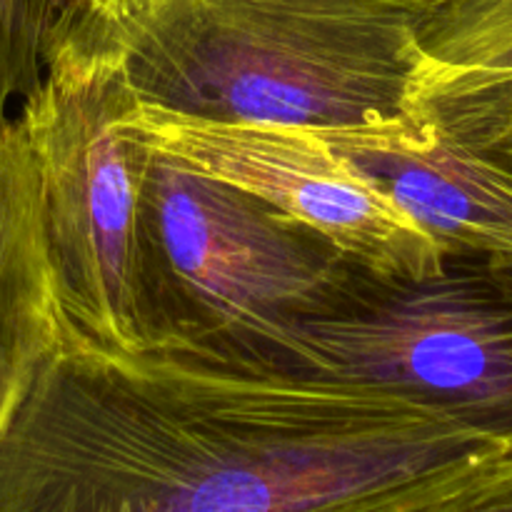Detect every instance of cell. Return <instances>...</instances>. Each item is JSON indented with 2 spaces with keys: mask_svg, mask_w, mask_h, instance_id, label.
<instances>
[{
  "mask_svg": "<svg viewBox=\"0 0 512 512\" xmlns=\"http://www.w3.org/2000/svg\"><path fill=\"white\" fill-rule=\"evenodd\" d=\"M320 133L405 210L445 258L512 260V170L488 153L413 115Z\"/></svg>",
  "mask_w": 512,
  "mask_h": 512,
  "instance_id": "obj_7",
  "label": "cell"
},
{
  "mask_svg": "<svg viewBox=\"0 0 512 512\" xmlns=\"http://www.w3.org/2000/svg\"><path fill=\"white\" fill-rule=\"evenodd\" d=\"M68 0H0V123L13 98L43 80L45 48Z\"/></svg>",
  "mask_w": 512,
  "mask_h": 512,
  "instance_id": "obj_10",
  "label": "cell"
},
{
  "mask_svg": "<svg viewBox=\"0 0 512 512\" xmlns=\"http://www.w3.org/2000/svg\"><path fill=\"white\" fill-rule=\"evenodd\" d=\"M438 0H160L120 35L130 83L168 113L353 130L408 118Z\"/></svg>",
  "mask_w": 512,
  "mask_h": 512,
  "instance_id": "obj_2",
  "label": "cell"
},
{
  "mask_svg": "<svg viewBox=\"0 0 512 512\" xmlns=\"http://www.w3.org/2000/svg\"><path fill=\"white\" fill-rule=\"evenodd\" d=\"M413 118L428 120L468 140L500 165L512 170V83L453 98L410 105Z\"/></svg>",
  "mask_w": 512,
  "mask_h": 512,
  "instance_id": "obj_11",
  "label": "cell"
},
{
  "mask_svg": "<svg viewBox=\"0 0 512 512\" xmlns=\"http://www.w3.org/2000/svg\"><path fill=\"white\" fill-rule=\"evenodd\" d=\"M160 0H68L65 13L120 38L140 23Z\"/></svg>",
  "mask_w": 512,
  "mask_h": 512,
  "instance_id": "obj_12",
  "label": "cell"
},
{
  "mask_svg": "<svg viewBox=\"0 0 512 512\" xmlns=\"http://www.w3.org/2000/svg\"><path fill=\"white\" fill-rule=\"evenodd\" d=\"M135 128L155 150L258 195L328 238L378 278H425L443 268L440 245L320 130L168 113L140 100Z\"/></svg>",
  "mask_w": 512,
  "mask_h": 512,
  "instance_id": "obj_6",
  "label": "cell"
},
{
  "mask_svg": "<svg viewBox=\"0 0 512 512\" xmlns=\"http://www.w3.org/2000/svg\"><path fill=\"white\" fill-rule=\"evenodd\" d=\"M453 512H512V458L503 460L498 470Z\"/></svg>",
  "mask_w": 512,
  "mask_h": 512,
  "instance_id": "obj_13",
  "label": "cell"
},
{
  "mask_svg": "<svg viewBox=\"0 0 512 512\" xmlns=\"http://www.w3.org/2000/svg\"><path fill=\"white\" fill-rule=\"evenodd\" d=\"M418 48L410 105L512 83V0H438Z\"/></svg>",
  "mask_w": 512,
  "mask_h": 512,
  "instance_id": "obj_9",
  "label": "cell"
},
{
  "mask_svg": "<svg viewBox=\"0 0 512 512\" xmlns=\"http://www.w3.org/2000/svg\"><path fill=\"white\" fill-rule=\"evenodd\" d=\"M353 268L328 238L258 195L153 153L143 188L148 348L303 370L300 328L338 298Z\"/></svg>",
  "mask_w": 512,
  "mask_h": 512,
  "instance_id": "obj_3",
  "label": "cell"
},
{
  "mask_svg": "<svg viewBox=\"0 0 512 512\" xmlns=\"http://www.w3.org/2000/svg\"><path fill=\"white\" fill-rule=\"evenodd\" d=\"M508 445L375 385L63 333L0 438V512H453Z\"/></svg>",
  "mask_w": 512,
  "mask_h": 512,
  "instance_id": "obj_1",
  "label": "cell"
},
{
  "mask_svg": "<svg viewBox=\"0 0 512 512\" xmlns=\"http://www.w3.org/2000/svg\"><path fill=\"white\" fill-rule=\"evenodd\" d=\"M140 98L113 35L60 10L43 80L18 118L40 180L60 308L113 348H148L143 188L153 145L133 123Z\"/></svg>",
  "mask_w": 512,
  "mask_h": 512,
  "instance_id": "obj_4",
  "label": "cell"
},
{
  "mask_svg": "<svg viewBox=\"0 0 512 512\" xmlns=\"http://www.w3.org/2000/svg\"><path fill=\"white\" fill-rule=\"evenodd\" d=\"M35 158L18 120L0 123V438L63 333Z\"/></svg>",
  "mask_w": 512,
  "mask_h": 512,
  "instance_id": "obj_8",
  "label": "cell"
},
{
  "mask_svg": "<svg viewBox=\"0 0 512 512\" xmlns=\"http://www.w3.org/2000/svg\"><path fill=\"white\" fill-rule=\"evenodd\" d=\"M298 353L303 370L398 393L512 453V260L445 258L425 278L355 265Z\"/></svg>",
  "mask_w": 512,
  "mask_h": 512,
  "instance_id": "obj_5",
  "label": "cell"
}]
</instances>
